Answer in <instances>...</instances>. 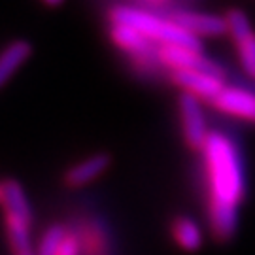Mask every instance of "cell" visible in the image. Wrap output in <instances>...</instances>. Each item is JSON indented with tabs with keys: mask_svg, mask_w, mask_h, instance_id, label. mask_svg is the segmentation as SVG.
<instances>
[{
	"mask_svg": "<svg viewBox=\"0 0 255 255\" xmlns=\"http://www.w3.org/2000/svg\"><path fill=\"white\" fill-rule=\"evenodd\" d=\"M206 219L212 237L227 242L235 237L240 206L246 199V164L238 142L225 130L212 128L201 147Z\"/></svg>",
	"mask_w": 255,
	"mask_h": 255,
	"instance_id": "1",
	"label": "cell"
},
{
	"mask_svg": "<svg viewBox=\"0 0 255 255\" xmlns=\"http://www.w3.org/2000/svg\"><path fill=\"white\" fill-rule=\"evenodd\" d=\"M147 2H153V4H161V2H164V0H147Z\"/></svg>",
	"mask_w": 255,
	"mask_h": 255,
	"instance_id": "17",
	"label": "cell"
},
{
	"mask_svg": "<svg viewBox=\"0 0 255 255\" xmlns=\"http://www.w3.org/2000/svg\"><path fill=\"white\" fill-rule=\"evenodd\" d=\"M210 106L223 116L255 125V89L238 87L227 82Z\"/></svg>",
	"mask_w": 255,
	"mask_h": 255,
	"instance_id": "6",
	"label": "cell"
},
{
	"mask_svg": "<svg viewBox=\"0 0 255 255\" xmlns=\"http://www.w3.org/2000/svg\"><path fill=\"white\" fill-rule=\"evenodd\" d=\"M170 235L176 246L183 250V252H199L204 244V231H202L201 223L191 216H178L174 218L172 225H170Z\"/></svg>",
	"mask_w": 255,
	"mask_h": 255,
	"instance_id": "11",
	"label": "cell"
},
{
	"mask_svg": "<svg viewBox=\"0 0 255 255\" xmlns=\"http://www.w3.org/2000/svg\"><path fill=\"white\" fill-rule=\"evenodd\" d=\"M57 255H80V240H78V237L74 233L66 231Z\"/></svg>",
	"mask_w": 255,
	"mask_h": 255,
	"instance_id": "14",
	"label": "cell"
},
{
	"mask_svg": "<svg viewBox=\"0 0 255 255\" xmlns=\"http://www.w3.org/2000/svg\"><path fill=\"white\" fill-rule=\"evenodd\" d=\"M64 235H66V229L63 225H51L40 238L36 255H57Z\"/></svg>",
	"mask_w": 255,
	"mask_h": 255,
	"instance_id": "13",
	"label": "cell"
},
{
	"mask_svg": "<svg viewBox=\"0 0 255 255\" xmlns=\"http://www.w3.org/2000/svg\"><path fill=\"white\" fill-rule=\"evenodd\" d=\"M32 53V47L27 40H13L0 51V89L17 72Z\"/></svg>",
	"mask_w": 255,
	"mask_h": 255,
	"instance_id": "12",
	"label": "cell"
},
{
	"mask_svg": "<svg viewBox=\"0 0 255 255\" xmlns=\"http://www.w3.org/2000/svg\"><path fill=\"white\" fill-rule=\"evenodd\" d=\"M46 6H49V8H55V6H61L64 0H42Z\"/></svg>",
	"mask_w": 255,
	"mask_h": 255,
	"instance_id": "15",
	"label": "cell"
},
{
	"mask_svg": "<svg viewBox=\"0 0 255 255\" xmlns=\"http://www.w3.org/2000/svg\"><path fill=\"white\" fill-rule=\"evenodd\" d=\"M110 40L114 46L121 49L130 59L134 68L142 72H155L159 68V46L144 36L140 30L123 25V23H110ZM163 68V66H161Z\"/></svg>",
	"mask_w": 255,
	"mask_h": 255,
	"instance_id": "3",
	"label": "cell"
},
{
	"mask_svg": "<svg viewBox=\"0 0 255 255\" xmlns=\"http://www.w3.org/2000/svg\"><path fill=\"white\" fill-rule=\"evenodd\" d=\"M170 80L176 87L199 97L206 104L214 101L216 95L221 91V87L227 83V78L206 72V70H172Z\"/></svg>",
	"mask_w": 255,
	"mask_h": 255,
	"instance_id": "7",
	"label": "cell"
},
{
	"mask_svg": "<svg viewBox=\"0 0 255 255\" xmlns=\"http://www.w3.org/2000/svg\"><path fill=\"white\" fill-rule=\"evenodd\" d=\"M170 17L189 30L197 38H221L227 36V19L225 15H214V13H202V11H191V9H180L174 11Z\"/></svg>",
	"mask_w": 255,
	"mask_h": 255,
	"instance_id": "8",
	"label": "cell"
},
{
	"mask_svg": "<svg viewBox=\"0 0 255 255\" xmlns=\"http://www.w3.org/2000/svg\"><path fill=\"white\" fill-rule=\"evenodd\" d=\"M110 166V155L106 153H95L85 157L83 161L72 164L66 172H64V183L68 187H83L87 183L95 182L97 178H101L102 174L108 170Z\"/></svg>",
	"mask_w": 255,
	"mask_h": 255,
	"instance_id": "9",
	"label": "cell"
},
{
	"mask_svg": "<svg viewBox=\"0 0 255 255\" xmlns=\"http://www.w3.org/2000/svg\"><path fill=\"white\" fill-rule=\"evenodd\" d=\"M110 23H123L128 27L140 30L157 46L172 44V46H185L202 49V40L193 36L189 30L180 27L170 15H159L134 6H114L108 11Z\"/></svg>",
	"mask_w": 255,
	"mask_h": 255,
	"instance_id": "2",
	"label": "cell"
},
{
	"mask_svg": "<svg viewBox=\"0 0 255 255\" xmlns=\"http://www.w3.org/2000/svg\"><path fill=\"white\" fill-rule=\"evenodd\" d=\"M204 104L199 97H195L191 93L182 91L178 99V118H180V128H182L183 142L187 147H191L193 151H201L204 146L210 130Z\"/></svg>",
	"mask_w": 255,
	"mask_h": 255,
	"instance_id": "4",
	"label": "cell"
},
{
	"mask_svg": "<svg viewBox=\"0 0 255 255\" xmlns=\"http://www.w3.org/2000/svg\"><path fill=\"white\" fill-rule=\"evenodd\" d=\"M4 218H6V233H8L11 255H36V252L32 250V238H30L32 218L19 214H4Z\"/></svg>",
	"mask_w": 255,
	"mask_h": 255,
	"instance_id": "10",
	"label": "cell"
},
{
	"mask_svg": "<svg viewBox=\"0 0 255 255\" xmlns=\"http://www.w3.org/2000/svg\"><path fill=\"white\" fill-rule=\"evenodd\" d=\"M2 201H4V187H2V183H0V206H2Z\"/></svg>",
	"mask_w": 255,
	"mask_h": 255,
	"instance_id": "16",
	"label": "cell"
},
{
	"mask_svg": "<svg viewBox=\"0 0 255 255\" xmlns=\"http://www.w3.org/2000/svg\"><path fill=\"white\" fill-rule=\"evenodd\" d=\"M225 19H227V36L235 46L238 63L244 74L255 83V30L252 27V21L242 9H229Z\"/></svg>",
	"mask_w": 255,
	"mask_h": 255,
	"instance_id": "5",
	"label": "cell"
}]
</instances>
